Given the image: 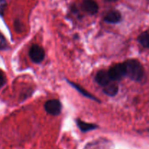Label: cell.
<instances>
[{
  "instance_id": "1",
  "label": "cell",
  "mask_w": 149,
  "mask_h": 149,
  "mask_svg": "<svg viewBox=\"0 0 149 149\" xmlns=\"http://www.w3.org/2000/svg\"><path fill=\"white\" fill-rule=\"evenodd\" d=\"M126 69V76L134 81L139 82L143 78L144 69L142 64L135 59H129L124 62Z\"/></svg>"
},
{
  "instance_id": "2",
  "label": "cell",
  "mask_w": 149,
  "mask_h": 149,
  "mask_svg": "<svg viewBox=\"0 0 149 149\" xmlns=\"http://www.w3.org/2000/svg\"><path fill=\"white\" fill-rule=\"evenodd\" d=\"M109 75L113 81L120 80L126 76V69L124 63H119L113 65L109 70Z\"/></svg>"
},
{
  "instance_id": "3",
  "label": "cell",
  "mask_w": 149,
  "mask_h": 149,
  "mask_svg": "<svg viewBox=\"0 0 149 149\" xmlns=\"http://www.w3.org/2000/svg\"><path fill=\"white\" fill-rule=\"evenodd\" d=\"M29 56L33 62L39 64L44 60L45 56V51L38 45H33L29 50Z\"/></svg>"
},
{
  "instance_id": "4",
  "label": "cell",
  "mask_w": 149,
  "mask_h": 149,
  "mask_svg": "<svg viewBox=\"0 0 149 149\" xmlns=\"http://www.w3.org/2000/svg\"><path fill=\"white\" fill-rule=\"evenodd\" d=\"M45 109L50 115H58L62 110V105L58 99H50L45 102Z\"/></svg>"
},
{
  "instance_id": "5",
  "label": "cell",
  "mask_w": 149,
  "mask_h": 149,
  "mask_svg": "<svg viewBox=\"0 0 149 149\" xmlns=\"http://www.w3.org/2000/svg\"><path fill=\"white\" fill-rule=\"evenodd\" d=\"M95 81L98 83L102 87H105L106 86L111 83V82L113 81L109 75V71L106 70H100L97 73L95 76Z\"/></svg>"
},
{
  "instance_id": "6",
  "label": "cell",
  "mask_w": 149,
  "mask_h": 149,
  "mask_svg": "<svg viewBox=\"0 0 149 149\" xmlns=\"http://www.w3.org/2000/svg\"><path fill=\"white\" fill-rule=\"evenodd\" d=\"M81 7L90 15H95L98 11V5L95 0H83Z\"/></svg>"
},
{
  "instance_id": "7",
  "label": "cell",
  "mask_w": 149,
  "mask_h": 149,
  "mask_svg": "<svg viewBox=\"0 0 149 149\" xmlns=\"http://www.w3.org/2000/svg\"><path fill=\"white\" fill-rule=\"evenodd\" d=\"M122 20V15L118 10H111L104 17V21L109 23H117Z\"/></svg>"
},
{
  "instance_id": "8",
  "label": "cell",
  "mask_w": 149,
  "mask_h": 149,
  "mask_svg": "<svg viewBox=\"0 0 149 149\" xmlns=\"http://www.w3.org/2000/svg\"><path fill=\"white\" fill-rule=\"evenodd\" d=\"M68 83H69V84L71 85L72 87H74V89H77V90L81 94H82L83 96H84L85 97L93 99V100L96 101V102H100V100H99L98 99H97V97H95V96H93V94H91L90 92L87 91V90H85L84 88L81 87V86H79V85L77 84V83H73V82H71V81H69V80H68Z\"/></svg>"
},
{
  "instance_id": "9",
  "label": "cell",
  "mask_w": 149,
  "mask_h": 149,
  "mask_svg": "<svg viewBox=\"0 0 149 149\" xmlns=\"http://www.w3.org/2000/svg\"><path fill=\"white\" fill-rule=\"evenodd\" d=\"M77 124L79 129L83 132H86V131H91V130L95 129H97V126L94 124H90V123L84 122V121L81 119H77Z\"/></svg>"
},
{
  "instance_id": "10",
  "label": "cell",
  "mask_w": 149,
  "mask_h": 149,
  "mask_svg": "<svg viewBox=\"0 0 149 149\" xmlns=\"http://www.w3.org/2000/svg\"><path fill=\"white\" fill-rule=\"evenodd\" d=\"M103 91L107 96H114L115 95L117 94L118 91H119V86L116 83H111L105 87H103Z\"/></svg>"
},
{
  "instance_id": "11",
  "label": "cell",
  "mask_w": 149,
  "mask_h": 149,
  "mask_svg": "<svg viewBox=\"0 0 149 149\" xmlns=\"http://www.w3.org/2000/svg\"><path fill=\"white\" fill-rule=\"evenodd\" d=\"M138 42L143 47L149 48V32H145L141 33L138 37Z\"/></svg>"
},
{
  "instance_id": "12",
  "label": "cell",
  "mask_w": 149,
  "mask_h": 149,
  "mask_svg": "<svg viewBox=\"0 0 149 149\" xmlns=\"http://www.w3.org/2000/svg\"><path fill=\"white\" fill-rule=\"evenodd\" d=\"M7 42L5 37L0 33V50H4L7 48Z\"/></svg>"
},
{
  "instance_id": "13",
  "label": "cell",
  "mask_w": 149,
  "mask_h": 149,
  "mask_svg": "<svg viewBox=\"0 0 149 149\" xmlns=\"http://www.w3.org/2000/svg\"><path fill=\"white\" fill-rule=\"evenodd\" d=\"M6 82V79H5V76H4V73L0 70V87L4 86Z\"/></svg>"
}]
</instances>
